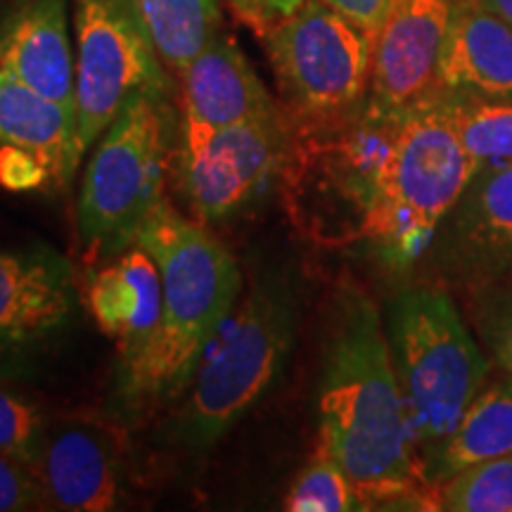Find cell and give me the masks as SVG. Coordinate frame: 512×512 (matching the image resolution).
Returning <instances> with one entry per match:
<instances>
[{
    "instance_id": "6da1fadb",
    "label": "cell",
    "mask_w": 512,
    "mask_h": 512,
    "mask_svg": "<svg viewBox=\"0 0 512 512\" xmlns=\"http://www.w3.org/2000/svg\"><path fill=\"white\" fill-rule=\"evenodd\" d=\"M320 446L368 503L439 510L422 475L411 418L396 380L387 332L366 294L349 290L337 306L320 380Z\"/></svg>"
},
{
    "instance_id": "7a4b0ae2",
    "label": "cell",
    "mask_w": 512,
    "mask_h": 512,
    "mask_svg": "<svg viewBox=\"0 0 512 512\" xmlns=\"http://www.w3.org/2000/svg\"><path fill=\"white\" fill-rule=\"evenodd\" d=\"M136 245L155 259L162 275V318L140 361L117 375L114 399L124 413L176 399L190 387L242 290L235 256L169 202L157 204Z\"/></svg>"
},
{
    "instance_id": "3957f363",
    "label": "cell",
    "mask_w": 512,
    "mask_h": 512,
    "mask_svg": "<svg viewBox=\"0 0 512 512\" xmlns=\"http://www.w3.org/2000/svg\"><path fill=\"white\" fill-rule=\"evenodd\" d=\"M477 169L453 126L444 91L434 86L396 114L361 240L389 266L413 264Z\"/></svg>"
},
{
    "instance_id": "277c9868",
    "label": "cell",
    "mask_w": 512,
    "mask_h": 512,
    "mask_svg": "<svg viewBox=\"0 0 512 512\" xmlns=\"http://www.w3.org/2000/svg\"><path fill=\"white\" fill-rule=\"evenodd\" d=\"M384 332L425 475L434 453L484 389L491 361L453 299L437 287L396 294Z\"/></svg>"
},
{
    "instance_id": "5b68a950",
    "label": "cell",
    "mask_w": 512,
    "mask_h": 512,
    "mask_svg": "<svg viewBox=\"0 0 512 512\" xmlns=\"http://www.w3.org/2000/svg\"><path fill=\"white\" fill-rule=\"evenodd\" d=\"M297 335V292L283 273L261 275L221 342L202 358L188 399L171 422L178 444L207 451L252 411L283 373Z\"/></svg>"
},
{
    "instance_id": "8992f818",
    "label": "cell",
    "mask_w": 512,
    "mask_h": 512,
    "mask_svg": "<svg viewBox=\"0 0 512 512\" xmlns=\"http://www.w3.org/2000/svg\"><path fill=\"white\" fill-rule=\"evenodd\" d=\"M176 133L166 91H138L102 133L76 204L86 252L117 256L136 245L162 202L164 171Z\"/></svg>"
},
{
    "instance_id": "52a82bcc",
    "label": "cell",
    "mask_w": 512,
    "mask_h": 512,
    "mask_svg": "<svg viewBox=\"0 0 512 512\" xmlns=\"http://www.w3.org/2000/svg\"><path fill=\"white\" fill-rule=\"evenodd\" d=\"M261 41L299 124L337 119L368 98L375 38L323 0H306Z\"/></svg>"
},
{
    "instance_id": "ba28073f",
    "label": "cell",
    "mask_w": 512,
    "mask_h": 512,
    "mask_svg": "<svg viewBox=\"0 0 512 512\" xmlns=\"http://www.w3.org/2000/svg\"><path fill=\"white\" fill-rule=\"evenodd\" d=\"M76 155L83 159L131 95L169 91L136 0H74Z\"/></svg>"
},
{
    "instance_id": "9c48e42d",
    "label": "cell",
    "mask_w": 512,
    "mask_h": 512,
    "mask_svg": "<svg viewBox=\"0 0 512 512\" xmlns=\"http://www.w3.org/2000/svg\"><path fill=\"white\" fill-rule=\"evenodd\" d=\"M292 140L294 124L280 107L211 131L181 126L178 178L197 219H230L266 195L285 174Z\"/></svg>"
},
{
    "instance_id": "30bf717a",
    "label": "cell",
    "mask_w": 512,
    "mask_h": 512,
    "mask_svg": "<svg viewBox=\"0 0 512 512\" xmlns=\"http://www.w3.org/2000/svg\"><path fill=\"white\" fill-rule=\"evenodd\" d=\"M439 230L441 259L465 287L512 278V159L479 166Z\"/></svg>"
},
{
    "instance_id": "8fae6325",
    "label": "cell",
    "mask_w": 512,
    "mask_h": 512,
    "mask_svg": "<svg viewBox=\"0 0 512 512\" xmlns=\"http://www.w3.org/2000/svg\"><path fill=\"white\" fill-rule=\"evenodd\" d=\"M74 306L72 266L62 254L0 247V358L46 344L67 328Z\"/></svg>"
},
{
    "instance_id": "7c38bea8",
    "label": "cell",
    "mask_w": 512,
    "mask_h": 512,
    "mask_svg": "<svg viewBox=\"0 0 512 512\" xmlns=\"http://www.w3.org/2000/svg\"><path fill=\"white\" fill-rule=\"evenodd\" d=\"M453 0H394L375 36L368 100L403 110L437 86Z\"/></svg>"
},
{
    "instance_id": "4fadbf2b",
    "label": "cell",
    "mask_w": 512,
    "mask_h": 512,
    "mask_svg": "<svg viewBox=\"0 0 512 512\" xmlns=\"http://www.w3.org/2000/svg\"><path fill=\"white\" fill-rule=\"evenodd\" d=\"M0 69L74 110L76 55L67 0H15L0 22Z\"/></svg>"
},
{
    "instance_id": "5bb4252c",
    "label": "cell",
    "mask_w": 512,
    "mask_h": 512,
    "mask_svg": "<svg viewBox=\"0 0 512 512\" xmlns=\"http://www.w3.org/2000/svg\"><path fill=\"white\" fill-rule=\"evenodd\" d=\"M183 128L211 131L278 110L233 38L216 34L181 74Z\"/></svg>"
},
{
    "instance_id": "9a60e30c",
    "label": "cell",
    "mask_w": 512,
    "mask_h": 512,
    "mask_svg": "<svg viewBox=\"0 0 512 512\" xmlns=\"http://www.w3.org/2000/svg\"><path fill=\"white\" fill-rule=\"evenodd\" d=\"M88 306L98 328L119 347L117 375L140 361L162 318V275L150 254L133 245L88 287Z\"/></svg>"
},
{
    "instance_id": "2e32d148",
    "label": "cell",
    "mask_w": 512,
    "mask_h": 512,
    "mask_svg": "<svg viewBox=\"0 0 512 512\" xmlns=\"http://www.w3.org/2000/svg\"><path fill=\"white\" fill-rule=\"evenodd\" d=\"M437 86L486 100H512V27L482 0H453Z\"/></svg>"
},
{
    "instance_id": "e0dca14e",
    "label": "cell",
    "mask_w": 512,
    "mask_h": 512,
    "mask_svg": "<svg viewBox=\"0 0 512 512\" xmlns=\"http://www.w3.org/2000/svg\"><path fill=\"white\" fill-rule=\"evenodd\" d=\"M31 470L53 508L105 512L117 505V460L107 437L95 427L62 425L46 430Z\"/></svg>"
},
{
    "instance_id": "ac0fdd59",
    "label": "cell",
    "mask_w": 512,
    "mask_h": 512,
    "mask_svg": "<svg viewBox=\"0 0 512 512\" xmlns=\"http://www.w3.org/2000/svg\"><path fill=\"white\" fill-rule=\"evenodd\" d=\"M0 145L34 152L48 166L53 183L72 181L76 155V114L0 69Z\"/></svg>"
},
{
    "instance_id": "d6986e66",
    "label": "cell",
    "mask_w": 512,
    "mask_h": 512,
    "mask_svg": "<svg viewBox=\"0 0 512 512\" xmlns=\"http://www.w3.org/2000/svg\"><path fill=\"white\" fill-rule=\"evenodd\" d=\"M512 453V375L505 373L467 406L456 430L439 446L425 470L427 484L437 489L448 477L482 460Z\"/></svg>"
},
{
    "instance_id": "ffe728a7",
    "label": "cell",
    "mask_w": 512,
    "mask_h": 512,
    "mask_svg": "<svg viewBox=\"0 0 512 512\" xmlns=\"http://www.w3.org/2000/svg\"><path fill=\"white\" fill-rule=\"evenodd\" d=\"M159 60L181 76L219 29V0H136Z\"/></svg>"
},
{
    "instance_id": "44dd1931",
    "label": "cell",
    "mask_w": 512,
    "mask_h": 512,
    "mask_svg": "<svg viewBox=\"0 0 512 512\" xmlns=\"http://www.w3.org/2000/svg\"><path fill=\"white\" fill-rule=\"evenodd\" d=\"M444 98L465 150L479 166L510 162L512 100H486L451 91H444Z\"/></svg>"
},
{
    "instance_id": "7402d4cb",
    "label": "cell",
    "mask_w": 512,
    "mask_h": 512,
    "mask_svg": "<svg viewBox=\"0 0 512 512\" xmlns=\"http://www.w3.org/2000/svg\"><path fill=\"white\" fill-rule=\"evenodd\" d=\"M437 508L453 512H512V453L482 460L437 486Z\"/></svg>"
},
{
    "instance_id": "603a6c76",
    "label": "cell",
    "mask_w": 512,
    "mask_h": 512,
    "mask_svg": "<svg viewBox=\"0 0 512 512\" xmlns=\"http://www.w3.org/2000/svg\"><path fill=\"white\" fill-rule=\"evenodd\" d=\"M285 510L292 512H349L366 510L358 498L354 484L335 463V458L318 446V453L302 475L294 479L290 494L285 498Z\"/></svg>"
},
{
    "instance_id": "cb8c5ba5",
    "label": "cell",
    "mask_w": 512,
    "mask_h": 512,
    "mask_svg": "<svg viewBox=\"0 0 512 512\" xmlns=\"http://www.w3.org/2000/svg\"><path fill=\"white\" fill-rule=\"evenodd\" d=\"M470 320L489 361L512 375V278L467 287Z\"/></svg>"
},
{
    "instance_id": "d4e9b609",
    "label": "cell",
    "mask_w": 512,
    "mask_h": 512,
    "mask_svg": "<svg viewBox=\"0 0 512 512\" xmlns=\"http://www.w3.org/2000/svg\"><path fill=\"white\" fill-rule=\"evenodd\" d=\"M43 434H46V427L36 408L0 389V451L19 463L34 467Z\"/></svg>"
},
{
    "instance_id": "484cf974",
    "label": "cell",
    "mask_w": 512,
    "mask_h": 512,
    "mask_svg": "<svg viewBox=\"0 0 512 512\" xmlns=\"http://www.w3.org/2000/svg\"><path fill=\"white\" fill-rule=\"evenodd\" d=\"M46 503L34 470L0 451V512L41 510Z\"/></svg>"
},
{
    "instance_id": "4316f807",
    "label": "cell",
    "mask_w": 512,
    "mask_h": 512,
    "mask_svg": "<svg viewBox=\"0 0 512 512\" xmlns=\"http://www.w3.org/2000/svg\"><path fill=\"white\" fill-rule=\"evenodd\" d=\"M0 185L15 192H27L53 185V176L34 152L17 145H0Z\"/></svg>"
},
{
    "instance_id": "83f0119b",
    "label": "cell",
    "mask_w": 512,
    "mask_h": 512,
    "mask_svg": "<svg viewBox=\"0 0 512 512\" xmlns=\"http://www.w3.org/2000/svg\"><path fill=\"white\" fill-rule=\"evenodd\" d=\"M221 3L233 12L238 22L264 38L268 31H273L302 8L306 0H221Z\"/></svg>"
},
{
    "instance_id": "f1b7e54d",
    "label": "cell",
    "mask_w": 512,
    "mask_h": 512,
    "mask_svg": "<svg viewBox=\"0 0 512 512\" xmlns=\"http://www.w3.org/2000/svg\"><path fill=\"white\" fill-rule=\"evenodd\" d=\"M323 3L342 12L344 17H349L351 22H356L375 38L392 10L394 0H323Z\"/></svg>"
},
{
    "instance_id": "f546056e",
    "label": "cell",
    "mask_w": 512,
    "mask_h": 512,
    "mask_svg": "<svg viewBox=\"0 0 512 512\" xmlns=\"http://www.w3.org/2000/svg\"><path fill=\"white\" fill-rule=\"evenodd\" d=\"M482 3L491 12H496L498 17H503L505 22H508L512 27V0H482Z\"/></svg>"
},
{
    "instance_id": "4dcf8cb0",
    "label": "cell",
    "mask_w": 512,
    "mask_h": 512,
    "mask_svg": "<svg viewBox=\"0 0 512 512\" xmlns=\"http://www.w3.org/2000/svg\"><path fill=\"white\" fill-rule=\"evenodd\" d=\"M219 3H221V0H219Z\"/></svg>"
}]
</instances>
